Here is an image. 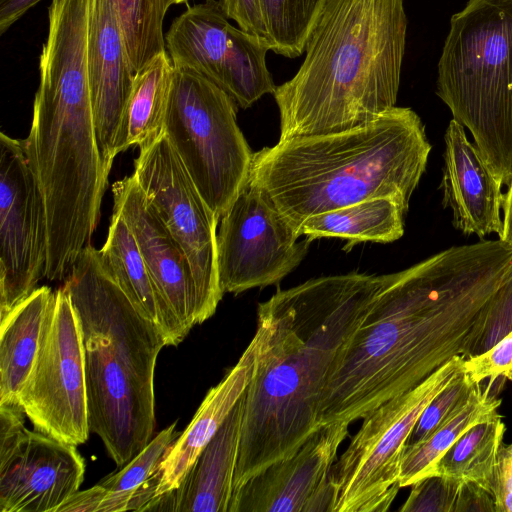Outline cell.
I'll use <instances>...</instances> for the list:
<instances>
[{
	"instance_id": "obj_1",
	"label": "cell",
	"mask_w": 512,
	"mask_h": 512,
	"mask_svg": "<svg viewBox=\"0 0 512 512\" xmlns=\"http://www.w3.org/2000/svg\"><path fill=\"white\" fill-rule=\"evenodd\" d=\"M512 331V245L453 246L388 280L341 349L320 398L319 427L363 419L455 357Z\"/></svg>"
},
{
	"instance_id": "obj_2",
	"label": "cell",
	"mask_w": 512,
	"mask_h": 512,
	"mask_svg": "<svg viewBox=\"0 0 512 512\" xmlns=\"http://www.w3.org/2000/svg\"><path fill=\"white\" fill-rule=\"evenodd\" d=\"M387 280L355 271L323 276L259 303L263 340L244 393L233 494L321 428L318 406L331 369Z\"/></svg>"
},
{
	"instance_id": "obj_3",
	"label": "cell",
	"mask_w": 512,
	"mask_h": 512,
	"mask_svg": "<svg viewBox=\"0 0 512 512\" xmlns=\"http://www.w3.org/2000/svg\"><path fill=\"white\" fill-rule=\"evenodd\" d=\"M406 32L404 0H328L300 68L272 94L279 140L350 130L394 108Z\"/></svg>"
},
{
	"instance_id": "obj_4",
	"label": "cell",
	"mask_w": 512,
	"mask_h": 512,
	"mask_svg": "<svg viewBox=\"0 0 512 512\" xmlns=\"http://www.w3.org/2000/svg\"><path fill=\"white\" fill-rule=\"evenodd\" d=\"M430 151L420 117L395 106L350 130L254 152L249 183L299 234L308 217L371 198H392L407 212Z\"/></svg>"
},
{
	"instance_id": "obj_5",
	"label": "cell",
	"mask_w": 512,
	"mask_h": 512,
	"mask_svg": "<svg viewBox=\"0 0 512 512\" xmlns=\"http://www.w3.org/2000/svg\"><path fill=\"white\" fill-rule=\"evenodd\" d=\"M84 343L90 431L121 468L154 437V372L166 346L87 244L64 281Z\"/></svg>"
},
{
	"instance_id": "obj_6",
	"label": "cell",
	"mask_w": 512,
	"mask_h": 512,
	"mask_svg": "<svg viewBox=\"0 0 512 512\" xmlns=\"http://www.w3.org/2000/svg\"><path fill=\"white\" fill-rule=\"evenodd\" d=\"M437 95L501 185L512 182V0H469L452 16Z\"/></svg>"
},
{
	"instance_id": "obj_7",
	"label": "cell",
	"mask_w": 512,
	"mask_h": 512,
	"mask_svg": "<svg viewBox=\"0 0 512 512\" xmlns=\"http://www.w3.org/2000/svg\"><path fill=\"white\" fill-rule=\"evenodd\" d=\"M237 109L213 82L174 67L164 134L219 221L248 184L254 154L238 126Z\"/></svg>"
},
{
	"instance_id": "obj_8",
	"label": "cell",
	"mask_w": 512,
	"mask_h": 512,
	"mask_svg": "<svg viewBox=\"0 0 512 512\" xmlns=\"http://www.w3.org/2000/svg\"><path fill=\"white\" fill-rule=\"evenodd\" d=\"M455 357L413 389L369 412L347 449L329 471L336 488L334 512L387 511L399 486L410 435L431 400L463 371Z\"/></svg>"
},
{
	"instance_id": "obj_9",
	"label": "cell",
	"mask_w": 512,
	"mask_h": 512,
	"mask_svg": "<svg viewBox=\"0 0 512 512\" xmlns=\"http://www.w3.org/2000/svg\"><path fill=\"white\" fill-rule=\"evenodd\" d=\"M19 403L34 430L75 446L88 440L82 327L63 286L54 291Z\"/></svg>"
},
{
	"instance_id": "obj_10",
	"label": "cell",
	"mask_w": 512,
	"mask_h": 512,
	"mask_svg": "<svg viewBox=\"0 0 512 512\" xmlns=\"http://www.w3.org/2000/svg\"><path fill=\"white\" fill-rule=\"evenodd\" d=\"M139 150L132 175L188 260L201 324L215 313L224 294L217 263L219 218L201 196L165 134Z\"/></svg>"
},
{
	"instance_id": "obj_11",
	"label": "cell",
	"mask_w": 512,
	"mask_h": 512,
	"mask_svg": "<svg viewBox=\"0 0 512 512\" xmlns=\"http://www.w3.org/2000/svg\"><path fill=\"white\" fill-rule=\"evenodd\" d=\"M174 67L204 76L247 109L276 85L266 64V42L229 22L218 0L189 6L165 35Z\"/></svg>"
},
{
	"instance_id": "obj_12",
	"label": "cell",
	"mask_w": 512,
	"mask_h": 512,
	"mask_svg": "<svg viewBox=\"0 0 512 512\" xmlns=\"http://www.w3.org/2000/svg\"><path fill=\"white\" fill-rule=\"evenodd\" d=\"M217 263L223 293L277 284L308 253L299 234L265 195L249 183L220 218Z\"/></svg>"
},
{
	"instance_id": "obj_13",
	"label": "cell",
	"mask_w": 512,
	"mask_h": 512,
	"mask_svg": "<svg viewBox=\"0 0 512 512\" xmlns=\"http://www.w3.org/2000/svg\"><path fill=\"white\" fill-rule=\"evenodd\" d=\"M0 319L45 277L48 229L43 195L23 140L0 134Z\"/></svg>"
},
{
	"instance_id": "obj_14",
	"label": "cell",
	"mask_w": 512,
	"mask_h": 512,
	"mask_svg": "<svg viewBox=\"0 0 512 512\" xmlns=\"http://www.w3.org/2000/svg\"><path fill=\"white\" fill-rule=\"evenodd\" d=\"M25 417L20 403L0 404V512H57L83 483L84 459Z\"/></svg>"
},
{
	"instance_id": "obj_15",
	"label": "cell",
	"mask_w": 512,
	"mask_h": 512,
	"mask_svg": "<svg viewBox=\"0 0 512 512\" xmlns=\"http://www.w3.org/2000/svg\"><path fill=\"white\" fill-rule=\"evenodd\" d=\"M113 212L131 229L156 290L185 338L198 324L197 292L188 260L133 175L113 185Z\"/></svg>"
},
{
	"instance_id": "obj_16",
	"label": "cell",
	"mask_w": 512,
	"mask_h": 512,
	"mask_svg": "<svg viewBox=\"0 0 512 512\" xmlns=\"http://www.w3.org/2000/svg\"><path fill=\"white\" fill-rule=\"evenodd\" d=\"M87 71L100 155L110 172L115 143L135 73L110 0H89Z\"/></svg>"
},
{
	"instance_id": "obj_17",
	"label": "cell",
	"mask_w": 512,
	"mask_h": 512,
	"mask_svg": "<svg viewBox=\"0 0 512 512\" xmlns=\"http://www.w3.org/2000/svg\"><path fill=\"white\" fill-rule=\"evenodd\" d=\"M348 426L321 427L293 455L255 474L233 494L229 512H304L336 461Z\"/></svg>"
},
{
	"instance_id": "obj_18",
	"label": "cell",
	"mask_w": 512,
	"mask_h": 512,
	"mask_svg": "<svg viewBox=\"0 0 512 512\" xmlns=\"http://www.w3.org/2000/svg\"><path fill=\"white\" fill-rule=\"evenodd\" d=\"M443 154L442 205L451 208L454 227L480 238L503 232L502 185L467 139L464 127L452 119L446 129Z\"/></svg>"
},
{
	"instance_id": "obj_19",
	"label": "cell",
	"mask_w": 512,
	"mask_h": 512,
	"mask_svg": "<svg viewBox=\"0 0 512 512\" xmlns=\"http://www.w3.org/2000/svg\"><path fill=\"white\" fill-rule=\"evenodd\" d=\"M244 395L202 449L181 483L146 511L229 512L238 458Z\"/></svg>"
},
{
	"instance_id": "obj_20",
	"label": "cell",
	"mask_w": 512,
	"mask_h": 512,
	"mask_svg": "<svg viewBox=\"0 0 512 512\" xmlns=\"http://www.w3.org/2000/svg\"><path fill=\"white\" fill-rule=\"evenodd\" d=\"M263 333L259 326L237 363L206 394L192 421L169 446L160 465L161 480L156 496L181 483L186 473L244 395L256 370Z\"/></svg>"
},
{
	"instance_id": "obj_21",
	"label": "cell",
	"mask_w": 512,
	"mask_h": 512,
	"mask_svg": "<svg viewBox=\"0 0 512 512\" xmlns=\"http://www.w3.org/2000/svg\"><path fill=\"white\" fill-rule=\"evenodd\" d=\"M99 252L110 276L135 309L158 328L166 346H177L182 342L184 338L156 290L131 229L116 212Z\"/></svg>"
},
{
	"instance_id": "obj_22",
	"label": "cell",
	"mask_w": 512,
	"mask_h": 512,
	"mask_svg": "<svg viewBox=\"0 0 512 512\" xmlns=\"http://www.w3.org/2000/svg\"><path fill=\"white\" fill-rule=\"evenodd\" d=\"M53 296L50 287H38L0 319V404L19 402Z\"/></svg>"
},
{
	"instance_id": "obj_23",
	"label": "cell",
	"mask_w": 512,
	"mask_h": 512,
	"mask_svg": "<svg viewBox=\"0 0 512 512\" xmlns=\"http://www.w3.org/2000/svg\"><path fill=\"white\" fill-rule=\"evenodd\" d=\"M407 212L394 199L377 197L308 217L300 236L347 240L345 251L362 242L390 243L404 234Z\"/></svg>"
},
{
	"instance_id": "obj_24",
	"label": "cell",
	"mask_w": 512,
	"mask_h": 512,
	"mask_svg": "<svg viewBox=\"0 0 512 512\" xmlns=\"http://www.w3.org/2000/svg\"><path fill=\"white\" fill-rule=\"evenodd\" d=\"M173 69L165 51L135 74L115 143L116 155L133 145L145 147L164 134Z\"/></svg>"
},
{
	"instance_id": "obj_25",
	"label": "cell",
	"mask_w": 512,
	"mask_h": 512,
	"mask_svg": "<svg viewBox=\"0 0 512 512\" xmlns=\"http://www.w3.org/2000/svg\"><path fill=\"white\" fill-rule=\"evenodd\" d=\"M478 383L471 395L456 407L436 428L419 441L406 445L399 476L400 488L431 476L444 453L471 427L488 419L501 404Z\"/></svg>"
},
{
	"instance_id": "obj_26",
	"label": "cell",
	"mask_w": 512,
	"mask_h": 512,
	"mask_svg": "<svg viewBox=\"0 0 512 512\" xmlns=\"http://www.w3.org/2000/svg\"><path fill=\"white\" fill-rule=\"evenodd\" d=\"M180 434L176 422L159 432L119 471L101 479L105 489L99 512L146 511L161 480L160 465L169 446Z\"/></svg>"
},
{
	"instance_id": "obj_27",
	"label": "cell",
	"mask_w": 512,
	"mask_h": 512,
	"mask_svg": "<svg viewBox=\"0 0 512 512\" xmlns=\"http://www.w3.org/2000/svg\"><path fill=\"white\" fill-rule=\"evenodd\" d=\"M504 432L505 424L497 411L468 429L439 459L432 475L476 484L491 495L490 484Z\"/></svg>"
},
{
	"instance_id": "obj_28",
	"label": "cell",
	"mask_w": 512,
	"mask_h": 512,
	"mask_svg": "<svg viewBox=\"0 0 512 512\" xmlns=\"http://www.w3.org/2000/svg\"><path fill=\"white\" fill-rule=\"evenodd\" d=\"M123 33L132 69L136 74L166 51L163 21L169 0H110Z\"/></svg>"
},
{
	"instance_id": "obj_29",
	"label": "cell",
	"mask_w": 512,
	"mask_h": 512,
	"mask_svg": "<svg viewBox=\"0 0 512 512\" xmlns=\"http://www.w3.org/2000/svg\"><path fill=\"white\" fill-rule=\"evenodd\" d=\"M328 0H259L269 49L288 58L305 52Z\"/></svg>"
},
{
	"instance_id": "obj_30",
	"label": "cell",
	"mask_w": 512,
	"mask_h": 512,
	"mask_svg": "<svg viewBox=\"0 0 512 512\" xmlns=\"http://www.w3.org/2000/svg\"><path fill=\"white\" fill-rule=\"evenodd\" d=\"M465 482L431 475L412 484L401 512H457Z\"/></svg>"
},
{
	"instance_id": "obj_31",
	"label": "cell",
	"mask_w": 512,
	"mask_h": 512,
	"mask_svg": "<svg viewBox=\"0 0 512 512\" xmlns=\"http://www.w3.org/2000/svg\"><path fill=\"white\" fill-rule=\"evenodd\" d=\"M477 384L462 371L424 409L410 435L408 444L419 441L427 436L471 395Z\"/></svg>"
},
{
	"instance_id": "obj_32",
	"label": "cell",
	"mask_w": 512,
	"mask_h": 512,
	"mask_svg": "<svg viewBox=\"0 0 512 512\" xmlns=\"http://www.w3.org/2000/svg\"><path fill=\"white\" fill-rule=\"evenodd\" d=\"M512 365V331L491 348L464 360L463 372L474 382L482 383L489 379L493 383L499 377L506 380Z\"/></svg>"
},
{
	"instance_id": "obj_33",
	"label": "cell",
	"mask_w": 512,
	"mask_h": 512,
	"mask_svg": "<svg viewBox=\"0 0 512 512\" xmlns=\"http://www.w3.org/2000/svg\"><path fill=\"white\" fill-rule=\"evenodd\" d=\"M490 492L496 512H512V443L499 448Z\"/></svg>"
},
{
	"instance_id": "obj_34",
	"label": "cell",
	"mask_w": 512,
	"mask_h": 512,
	"mask_svg": "<svg viewBox=\"0 0 512 512\" xmlns=\"http://www.w3.org/2000/svg\"><path fill=\"white\" fill-rule=\"evenodd\" d=\"M218 1L226 16L235 21L240 29L268 44L259 0Z\"/></svg>"
},
{
	"instance_id": "obj_35",
	"label": "cell",
	"mask_w": 512,
	"mask_h": 512,
	"mask_svg": "<svg viewBox=\"0 0 512 512\" xmlns=\"http://www.w3.org/2000/svg\"><path fill=\"white\" fill-rule=\"evenodd\" d=\"M105 489L98 483L93 487L77 491L70 496L57 512H99Z\"/></svg>"
},
{
	"instance_id": "obj_36",
	"label": "cell",
	"mask_w": 512,
	"mask_h": 512,
	"mask_svg": "<svg viewBox=\"0 0 512 512\" xmlns=\"http://www.w3.org/2000/svg\"><path fill=\"white\" fill-rule=\"evenodd\" d=\"M40 1L42 0H0V33H5Z\"/></svg>"
},
{
	"instance_id": "obj_37",
	"label": "cell",
	"mask_w": 512,
	"mask_h": 512,
	"mask_svg": "<svg viewBox=\"0 0 512 512\" xmlns=\"http://www.w3.org/2000/svg\"><path fill=\"white\" fill-rule=\"evenodd\" d=\"M502 209L504 211L503 232L499 239L512 245V182L508 187V192L504 195Z\"/></svg>"
},
{
	"instance_id": "obj_38",
	"label": "cell",
	"mask_w": 512,
	"mask_h": 512,
	"mask_svg": "<svg viewBox=\"0 0 512 512\" xmlns=\"http://www.w3.org/2000/svg\"><path fill=\"white\" fill-rule=\"evenodd\" d=\"M187 0H169L170 4L173 5V4H180V3H184L186 2Z\"/></svg>"
},
{
	"instance_id": "obj_39",
	"label": "cell",
	"mask_w": 512,
	"mask_h": 512,
	"mask_svg": "<svg viewBox=\"0 0 512 512\" xmlns=\"http://www.w3.org/2000/svg\"><path fill=\"white\" fill-rule=\"evenodd\" d=\"M506 380H512V365L506 375Z\"/></svg>"
}]
</instances>
